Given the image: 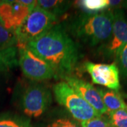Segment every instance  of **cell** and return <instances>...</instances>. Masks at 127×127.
<instances>
[{"instance_id": "obj_1", "label": "cell", "mask_w": 127, "mask_h": 127, "mask_svg": "<svg viewBox=\"0 0 127 127\" xmlns=\"http://www.w3.org/2000/svg\"><path fill=\"white\" fill-rule=\"evenodd\" d=\"M26 47L48 64L56 76H69L78 60V50L75 42L60 25L29 42Z\"/></svg>"}, {"instance_id": "obj_2", "label": "cell", "mask_w": 127, "mask_h": 127, "mask_svg": "<svg viewBox=\"0 0 127 127\" xmlns=\"http://www.w3.org/2000/svg\"><path fill=\"white\" fill-rule=\"evenodd\" d=\"M114 13L108 9L97 14H84L76 18L70 26L73 35L91 46L108 41L113 26Z\"/></svg>"}, {"instance_id": "obj_3", "label": "cell", "mask_w": 127, "mask_h": 127, "mask_svg": "<svg viewBox=\"0 0 127 127\" xmlns=\"http://www.w3.org/2000/svg\"><path fill=\"white\" fill-rule=\"evenodd\" d=\"M57 17L36 5L23 23L14 31L17 39L16 47L26 46L55 26Z\"/></svg>"}, {"instance_id": "obj_4", "label": "cell", "mask_w": 127, "mask_h": 127, "mask_svg": "<svg viewBox=\"0 0 127 127\" xmlns=\"http://www.w3.org/2000/svg\"><path fill=\"white\" fill-rule=\"evenodd\" d=\"M53 92L57 102L64 106L76 121L83 122L101 116L66 82L56 83Z\"/></svg>"}, {"instance_id": "obj_5", "label": "cell", "mask_w": 127, "mask_h": 127, "mask_svg": "<svg viewBox=\"0 0 127 127\" xmlns=\"http://www.w3.org/2000/svg\"><path fill=\"white\" fill-rule=\"evenodd\" d=\"M51 102L50 90L42 84L34 83L28 87L23 94V111L28 117L37 118L45 112Z\"/></svg>"}, {"instance_id": "obj_6", "label": "cell", "mask_w": 127, "mask_h": 127, "mask_svg": "<svg viewBox=\"0 0 127 127\" xmlns=\"http://www.w3.org/2000/svg\"><path fill=\"white\" fill-rule=\"evenodd\" d=\"M16 47L19 52L18 63L26 77L34 81H43L56 76L50 65L35 55L26 46Z\"/></svg>"}, {"instance_id": "obj_7", "label": "cell", "mask_w": 127, "mask_h": 127, "mask_svg": "<svg viewBox=\"0 0 127 127\" xmlns=\"http://www.w3.org/2000/svg\"><path fill=\"white\" fill-rule=\"evenodd\" d=\"M84 66L90 74L93 83L112 91L119 90V71L115 63L107 64L87 62L84 64Z\"/></svg>"}, {"instance_id": "obj_8", "label": "cell", "mask_w": 127, "mask_h": 127, "mask_svg": "<svg viewBox=\"0 0 127 127\" xmlns=\"http://www.w3.org/2000/svg\"><path fill=\"white\" fill-rule=\"evenodd\" d=\"M31 11L19 1H0V22L6 29L14 31Z\"/></svg>"}, {"instance_id": "obj_9", "label": "cell", "mask_w": 127, "mask_h": 127, "mask_svg": "<svg viewBox=\"0 0 127 127\" xmlns=\"http://www.w3.org/2000/svg\"><path fill=\"white\" fill-rule=\"evenodd\" d=\"M114 20L112 35L104 45V54L116 56L119 50L127 43V18L122 9L113 10Z\"/></svg>"}, {"instance_id": "obj_10", "label": "cell", "mask_w": 127, "mask_h": 127, "mask_svg": "<svg viewBox=\"0 0 127 127\" xmlns=\"http://www.w3.org/2000/svg\"><path fill=\"white\" fill-rule=\"evenodd\" d=\"M64 80L78 95L86 101L97 112L102 115L107 114L102 97L97 88L92 84L73 76H65Z\"/></svg>"}, {"instance_id": "obj_11", "label": "cell", "mask_w": 127, "mask_h": 127, "mask_svg": "<svg viewBox=\"0 0 127 127\" xmlns=\"http://www.w3.org/2000/svg\"><path fill=\"white\" fill-rule=\"evenodd\" d=\"M102 97L107 114L121 109H127V105L117 91L110 89L97 88Z\"/></svg>"}, {"instance_id": "obj_12", "label": "cell", "mask_w": 127, "mask_h": 127, "mask_svg": "<svg viewBox=\"0 0 127 127\" xmlns=\"http://www.w3.org/2000/svg\"><path fill=\"white\" fill-rule=\"evenodd\" d=\"M37 5L57 17L58 15L64 14L68 10L71 5V1L59 0H39L37 1Z\"/></svg>"}, {"instance_id": "obj_13", "label": "cell", "mask_w": 127, "mask_h": 127, "mask_svg": "<svg viewBox=\"0 0 127 127\" xmlns=\"http://www.w3.org/2000/svg\"><path fill=\"white\" fill-rule=\"evenodd\" d=\"M16 46L0 49V71H8L17 65Z\"/></svg>"}, {"instance_id": "obj_14", "label": "cell", "mask_w": 127, "mask_h": 127, "mask_svg": "<svg viewBox=\"0 0 127 127\" xmlns=\"http://www.w3.org/2000/svg\"><path fill=\"white\" fill-rule=\"evenodd\" d=\"M0 127H32V125L28 117L6 114L0 116Z\"/></svg>"}, {"instance_id": "obj_15", "label": "cell", "mask_w": 127, "mask_h": 127, "mask_svg": "<svg viewBox=\"0 0 127 127\" xmlns=\"http://www.w3.org/2000/svg\"><path fill=\"white\" fill-rule=\"evenodd\" d=\"M78 4L86 14H97L109 9V0H83Z\"/></svg>"}, {"instance_id": "obj_16", "label": "cell", "mask_w": 127, "mask_h": 127, "mask_svg": "<svg viewBox=\"0 0 127 127\" xmlns=\"http://www.w3.org/2000/svg\"><path fill=\"white\" fill-rule=\"evenodd\" d=\"M17 39L13 31H10L0 23V47L8 48L16 46Z\"/></svg>"}, {"instance_id": "obj_17", "label": "cell", "mask_w": 127, "mask_h": 127, "mask_svg": "<svg viewBox=\"0 0 127 127\" xmlns=\"http://www.w3.org/2000/svg\"><path fill=\"white\" fill-rule=\"evenodd\" d=\"M111 127H127V109H121L108 114Z\"/></svg>"}, {"instance_id": "obj_18", "label": "cell", "mask_w": 127, "mask_h": 127, "mask_svg": "<svg viewBox=\"0 0 127 127\" xmlns=\"http://www.w3.org/2000/svg\"><path fill=\"white\" fill-rule=\"evenodd\" d=\"M115 57L119 73L123 77L127 78V43L119 50Z\"/></svg>"}, {"instance_id": "obj_19", "label": "cell", "mask_w": 127, "mask_h": 127, "mask_svg": "<svg viewBox=\"0 0 127 127\" xmlns=\"http://www.w3.org/2000/svg\"><path fill=\"white\" fill-rule=\"evenodd\" d=\"M81 127H110L109 119L101 115L88 121L81 122Z\"/></svg>"}, {"instance_id": "obj_20", "label": "cell", "mask_w": 127, "mask_h": 127, "mask_svg": "<svg viewBox=\"0 0 127 127\" xmlns=\"http://www.w3.org/2000/svg\"><path fill=\"white\" fill-rule=\"evenodd\" d=\"M45 127H81V124L75 119L69 118H59L47 124Z\"/></svg>"}, {"instance_id": "obj_21", "label": "cell", "mask_w": 127, "mask_h": 127, "mask_svg": "<svg viewBox=\"0 0 127 127\" xmlns=\"http://www.w3.org/2000/svg\"><path fill=\"white\" fill-rule=\"evenodd\" d=\"M0 49H3V48H1V47H0Z\"/></svg>"}, {"instance_id": "obj_22", "label": "cell", "mask_w": 127, "mask_h": 127, "mask_svg": "<svg viewBox=\"0 0 127 127\" xmlns=\"http://www.w3.org/2000/svg\"></svg>"}, {"instance_id": "obj_23", "label": "cell", "mask_w": 127, "mask_h": 127, "mask_svg": "<svg viewBox=\"0 0 127 127\" xmlns=\"http://www.w3.org/2000/svg\"><path fill=\"white\" fill-rule=\"evenodd\" d=\"M0 23H1V22H0Z\"/></svg>"}, {"instance_id": "obj_24", "label": "cell", "mask_w": 127, "mask_h": 127, "mask_svg": "<svg viewBox=\"0 0 127 127\" xmlns=\"http://www.w3.org/2000/svg\"></svg>"}]
</instances>
